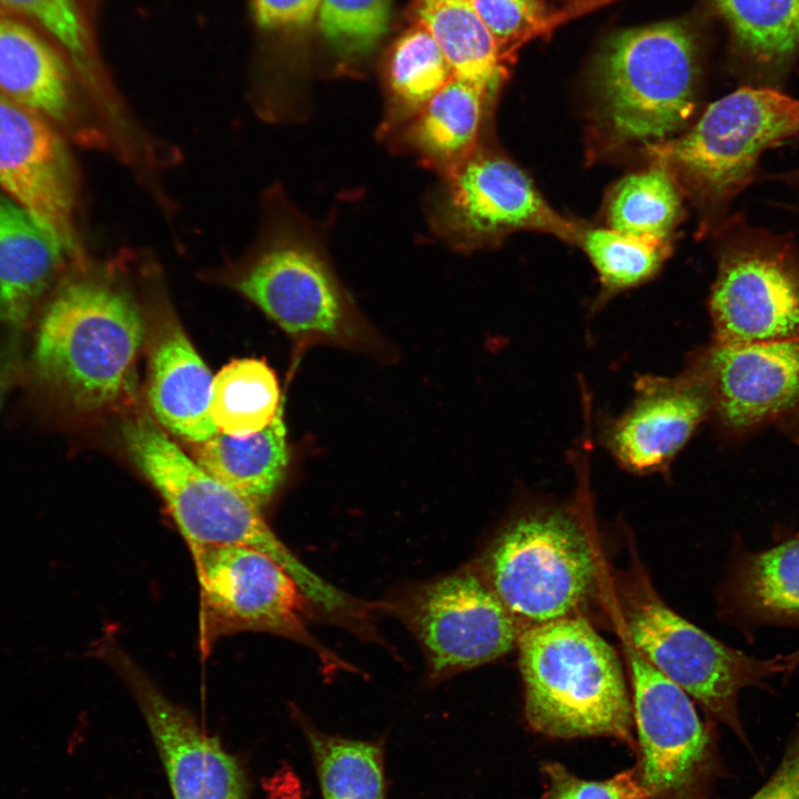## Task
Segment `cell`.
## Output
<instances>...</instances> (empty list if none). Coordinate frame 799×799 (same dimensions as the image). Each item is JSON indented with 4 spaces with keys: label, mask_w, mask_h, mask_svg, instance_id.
I'll list each match as a JSON object with an SVG mask.
<instances>
[{
    "label": "cell",
    "mask_w": 799,
    "mask_h": 799,
    "mask_svg": "<svg viewBox=\"0 0 799 799\" xmlns=\"http://www.w3.org/2000/svg\"><path fill=\"white\" fill-rule=\"evenodd\" d=\"M190 550L200 584L203 653L219 637L262 631L307 646L328 668H348L309 633L304 615L312 604L273 558L243 545H210Z\"/></svg>",
    "instance_id": "obj_10"
},
{
    "label": "cell",
    "mask_w": 799,
    "mask_h": 799,
    "mask_svg": "<svg viewBox=\"0 0 799 799\" xmlns=\"http://www.w3.org/2000/svg\"><path fill=\"white\" fill-rule=\"evenodd\" d=\"M283 403L263 429L233 436L218 432L195 449L196 463L211 476L259 508L284 481L289 465Z\"/></svg>",
    "instance_id": "obj_23"
},
{
    "label": "cell",
    "mask_w": 799,
    "mask_h": 799,
    "mask_svg": "<svg viewBox=\"0 0 799 799\" xmlns=\"http://www.w3.org/2000/svg\"><path fill=\"white\" fill-rule=\"evenodd\" d=\"M141 249H121L72 269L33 328L24 360L37 412L91 415L127 390L144 337L142 306L132 286Z\"/></svg>",
    "instance_id": "obj_1"
},
{
    "label": "cell",
    "mask_w": 799,
    "mask_h": 799,
    "mask_svg": "<svg viewBox=\"0 0 799 799\" xmlns=\"http://www.w3.org/2000/svg\"><path fill=\"white\" fill-rule=\"evenodd\" d=\"M205 275L250 300L295 340L373 353L384 348L335 271L326 229L279 183L261 194L249 245Z\"/></svg>",
    "instance_id": "obj_2"
},
{
    "label": "cell",
    "mask_w": 799,
    "mask_h": 799,
    "mask_svg": "<svg viewBox=\"0 0 799 799\" xmlns=\"http://www.w3.org/2000/svg\"><path fill=\"white\" fill-rule=\"evenodd\" d=\"M321 0H251L260 27L277 30L301 28L315 17Z\"/></svg>",
    "instance_id": "obj_35"
},
{
    "label": "cell",
    "mask_w": 799,
    "mask_h": 799,
    "mask_svg": "<svg viewBox=\"0 0 799 799\" xmlns=\"http://www.w3.org/2000/svg\"><path fill=\"white\" fill-rule=\"evenodd\" d=\"M121 435L131 459L159 492L190 549L210 545L255 548L277 562L324 615L344 610L348 595L302 564L257 506L189 458L149 417L129 418Z\"/></svg>",
    "instance_id": "obj_4"
},
{
    "label": "cell",
    "mask_w": 799,
    "mask_h": 799,
    "mask_svg": "<svg viewBox=\"0 0 799 799\" xmlns=\"http://www.w3.org/2000/svg\"><path fill=\"white\" fill-rule=\"evenodd\" d=\"M301 729L322 799H387L385 739H351L320 730L292 708Z\"/></svg>",
    "instance_id": "obj_26"
},
{
    "label": "cell",
    "mask_w": 799,
    "mask_h": 799,
    "mask_svg": "<svg viewBox=\"0 0 799 799\" xmlns=\"http://www.w3.org/2000/svg\"><path fill=\"white\" fill-rule=\"evenodd\" d=\"M94 651L132 695L173 799H253L251 773L239 755L209 734L191 711L171 700L113 638L105 635Z\"/></svg>",
    "instance_id": "obj_14"
},
{
    "label": "cell",
    "mask_w": 799,
    "mask_h": 799,
    "mask_svg": "<svg viewBox=\"0 0 799 799\" xmlns=\"http://www.w3.org/2000/svg\"><path fill=\"white\" fill-rule=\"evenodd\" d=\"M799 134V99L740 88L711 103L686 133L644 146L705 208L726 206L756 176L763 153Z\"/></svg>",
    "instance_id": "obj_8"
},
{
    "label": "cell",
    "mask_w": 799,
    "mask_h": 799,
    "mask_svg": "<svg viewBox=\"0 0 799 799\" xmlns=\"http://www.w3.org/2000/svg\"><path fill=\"white\" fill-rule=\"evenodd\" d=\"M540 775L545 790L539 799H648L634 765L603 780L584 779L557 761H544Z\"/></svg>",
    "instance_id": "obj_33"
},
{
    "label": "cell",
    "mask_w": 799,
    "mask_h": 799,
    "mask_svg": "<svg viewBox=\"0 0 799 799\" xmlns=\"http://www.w3.org/2000/svg\"><path fill=\"white\" fill-rule=\"evenodd\" d=\"M724 598L727 614L744 627L799 629V538L760 552H740Z\"/></svg>",
    "instance_id": "obj_22"
},
{
    "label": "cell",
    "mask_w": 799,
    "mask_h": 799,
    "mask_svg": "<svg viewBox=\"0 0 799 799\" xmlns=\"http://www.w3.org/2000/svg\"><path fill=\"white\" fill-rule=\"evenodd\" d=\"M80 85L67 57L45 34L0 8V95L44 117L69 141L112 154Z\"/></svg>",
    "instance_id": "obj_17"
},
{
    "label": "cell",
    "mask_w": 799,
    "mask_h": 799,
    "mask_svg": "<svg viewBox=\"0 0 799 799\" xmlns=\"http://www.w3.org/2000/svg\"><path fill=\"white\" fill-rule=\"evenodd\" d=\"M755 62L778 67L799 48V0H714Z\"/></svg>",
    "instance_id": "obj_30"
},
{
    "label": "cell",
    "mask_w": 799,
    "mask_h": 799,
    "mask_svg": "<svg viewBox=\"0 0 799 799\" xmlns=\"http://www.w3.org/2000/svg\"><path fill=\"white\" fill-rule=\"evenodd\" d=\"M164 328L150 357L151 409L173 435L201 444L219 432L211 414L213 378L179 324Z\"/></svg>",
    "instance_id": "obj_21"
},
{
    "label": "cell",
    "mask_w": 799,
    "mask_h": 799,
    "mask_svg": "<svg viewBox=\"0 0 799 799\" xmlns=\"http://www.w3.org/2000/svg\"><path fill=\"white\" fill-rule=\"evenodd\" d=\"M780 429L799 445V405L777 422Z\"/></svg>",
    "instance_id": "obj_38"
},
{
    "label": "cell",
    "mask_w": 799,
    "mask_h": 799,
    "mask_svg": "<svg viewBox=\"0 0 799 799\" xmlns=\"http://www.w3.org/2000/svg\"><path fill=\"white\" fill-rule=\"evenodd\" d=\"M576 242L598 272L601 301L651 277L670 249L667 240L636 236L610 227H580Z\"/></svg>",
    "instance_id": "obj_31"
},
{
    "label": "cell",
    "mask_w": 799,
    "mask_h": 799,
    "mask_svg": "<svg viewBox=\"0 0 799 799\" xmlns=\"http://www.w3.org/2000/svg\"><path fill=\"white\" fill-rule=\"evenodd\" d=\"M636 734L635 763L648 799H710L725 775L714 728L692 698L625 643Z\"/></svg>",
    "instance_id": "obj_11"
},
{
    "label": "cell",
    "mask_w": 799,
    "mask_h": 799,
    "mask_svg": "<svg viewBox=\"0 0 799 799\" xmlns=\"http://www.w3.org/2000/svg\"><path fill=\"white\" fill-rule=\"evenodd\" d=\"M681 212L679 188L663 166H653L621 179L607 202L609 227L636 236L668 240Z\"/></svg>",
    "instance_id": "obj_29"
},
{
    "label": "cell",
    "mask_w": 799,
    "mask_h": 799,
    "mask_svg": "<svg viewBox=\"0 0 799 799\" xmlns=\"http://www.w3.org/2000/svg\"><path fill=\"white\" fill-rule=\"evenodd\" d=\"M697 77L695 43L682 24L615 34L595 62L598 129L611 145L645 146L672 138L695 110Z\"/></svg>",
    "instance_id": "obj_6"
},
{
    "label": "cell",
    "mask_w": 799,
    "mask_h": 799,
    "mask_svg": "<svg viewBox=\"0 0 799 799\" xmlns=\"http://www.w3.org/2000/svg\"><path fill=\"white\" fill-rule=\"evenodd\" d=\"M496 101L453 77L385 145L413 155L438 178L457 168L492 135Z\"/></svg>",
    "instance_id": "obj_20"
},
{
    "label": "cell",
    "mask_w": 799,
    "mask_h": 799,
    "mask_svg": "<svg viewBox=\"0 0 799 799\" xmlns=\"http://www.w3.org/2000/svg\"><path fill=\"white\" fill-rule=\"evenodd\" d=\"M413 11L417 24L441 47L454 77L496 101L506 69L474 0H415Z\"/></svg>",
    "instance_id": "obj_24"
},
{
    "label": "cell",
    "mask_w": 799,
    "mask_h": 799,
    "mask_svg": "<svg viewBox=\"0 0 799 799\" xmlns=\"http://www.w3.org/2000/svg\"><path fill=\"white\" fill-rule=\"evenodd\" d=\"M709 313L716 343L799 337V251L767 231H744L720 253Z\"/></svg>",
    "instance_id": "obj_13"
},
{
    "label": "cell",
    "mask_w": 799,
    "mask_h": 799,
    "mask_svg": "<svg viewBox=\"0 0 799 799\" xmlns=\"http://www.w3.org/2000/svg\"><path fill=\"white\" fill-rule=\"evenodd\" d=\"M797 653H798V655H799V650H798Z\"/></svg>",
    "instance_id": "obj_39"
},
{
    "label": "cell",
    "mask_w": 799,
    "mask_h": 799,
    "mask_svg": "<svg viewBox=\"0 0 799 799\" xmlns=\"http://www.w3.org/2000/svg\"><path fill=\"white\" fill-rule=\"evenodd\" d=\"M74 266L20 205L0 192V326L24 342Z\"/></svg>",
    "instance_id": "obj_19"
},
{
    "label": "cell",
    "mask_w": 799,
    "mask_h": 799,
    "mask_svg": "<svg viewBox=\"0 0 799 799\" xmlns=\"http://www.w3.org/2000/svg\"><path fill=\"white\" fill-rule=\"evenodd\" d=\"M384 75L386 98L376 130L384 144L454 77L441 47L419 24L396 41Z\"/></svg>",
    "instance_id": "obj_25"
},
{
    "label": "cell",
    "mask_w": 799,
    "mask_h": 799,
    "mask_svg": "<svg viewBox=\"0 0 799 799\" xmlns=\"http://www.w3.org/2000/svg\"><path fill=\"white\" fill-rule=\"evenodd\" d=\"M24 342L1 331L0 333V409L9 391L22 382Z\"/></svg>",
    "instance_id": "obj_37"
},
{
    "label": "cell",
    "mask_w": 799,
    "mask_h": 799,
    "mask_svg": "<svg viewBox=\"0 0 799 799\" xmlns=\"http://www.w3.org/2000/svg\"><path fill=\"white\" fill-rule=\"evenodd\" d=\"M748 799H799V727L769 779Z\"/></svg>",
    "instance_id": "obj_36"
},
{
    "label": "cell",
    "mask_w": 799,
    "mask_h": 799,
    "mask_svg": "<svg viewBox=\"0 0 799 799\" xmlns=\"http://www.w3.org/2000/svg\"><path fill=\"white\" fill-rule=\"evenodd\" d=\"M423 212L432 233L464 254L496 247L518 231L546 232L576 242L580 230L549 206L492 135L439 176L424 196Z\"/></svg>",
    "instance_id": "obj_9"
},
{
    "label": "cell",
    "mask_w": 799,
    "mask_h": 799,
    "mask_svg": "<svg viewBox=\"0 0 799 799\" xmlns=\"http://www.w3.org/2000/svg\"><path fill=\"white\" fill-rule=\"evenodd\" d=\"M392 0H321L320 30L346 61L370 53L388 30Z\"/></svg>",
    "instance_id": "obj_32"
},
{
    "label": "cell",
    "mask_w": 799,
    "mask_h": 799,
    "mask_svg": "<svg viewBox=\"0 0 799 799\" xmlns=\"http://www.w3.org/2000/svg\"><path fill=\"white\" fill-rule=\"evenodd\" d=\"M281 405L277 378L263 361L233 360L213 377L211 414L221 433H256L273 421Z\"/></svg>",
    "instance_id": "obj_27"
},
{
    "label": "cell",
    "mask_w": 799,
    "mask_h": 799,
    "mask_svg": "<svg viewBox=\"0 0 799 799\" xmlns=\"http://www.w3.org/2000/svg\"><path fill=\"white\" fill-rule=\"evenodd\" d=\"M516 648L525 718L535 732L613 738L636 754L631 694L620 659L584 616L524 627Z\"/></svg>",
    "instance_id": "obj_3"
},
{
    "label": "cell",
    "mask_w": 799,
    "mask_h": 799,
    "mask_svg": "<svg viewBox=\"0 0 799 799\" xmlns=\"http://www.w3.org/2000/svg\"><path fill=\"white\" fill-rule=\"evenodd\" d=\"M474 6L502 58V48L533 31L545 14L540 0H474Z\"/></svg>",
    "instance_id": "obj_34"
},
{
    "label": "cell",
    "mask_w": 799,
    "mask_h": 799,
    "mask_svg": "<svg viewBox=\"0 0 799 799\" xmlns=\"http://www.w3.org/2000/svg\"><path fill=\"white\" fill-rule=\"evenodd\" d=\"M620 586L626 641L748 744L739 714L741 690L763 688L771 677L791 670L798 665L795 655L762 659L721 643L674 611L639 568Z\"/></svg>",
    "instance_id": "obj_7"
},
{
    "label": "cell",
    "mask_w": 799,
    "mask_h": 799,
    "mask_svg": "<svg viewBox=\"0 0 799 799\" xmlns=\"http://www.w3.org/2000/svg\"><path fill=\"white\" fill-rule=\"evenodd\" d=\"M578 500L514 517L483 554L478 569L520 626L583 616L600 565Z\"/></svg>",
    "instance_id": "obj_5"
},
{
    "label": "cell",
    "mask_w": 799,
    "mask_h": 799,
    "mask_svg": "<svg viewBox=\"0 0 799 799\" xmlns=\"http://www.w3.org/2000/svg\"><path fill=\"white\" fill-rule=\"evenodd\" d=\"M67 140L44 117L0 95V192L78 267L91 256L78 224L79 175Z\"/></svg>",
    "instance_id": "obj_15"
},
{
    "label": "cell",
    "mask_w": 799,
    "mask_h": 799,
    "mask_svg": "<svg viewBox=\"0 0 799 799\" xmlns=\"http://www.w3.org/2000/svg\"><path fill=\"white\" fill-rule=\"evenodd\" d=\"M393 610L423 648L433 678L500 658L516 647L523 628L478 567L414 588Z\"/></svg>",
    "instance_id": "obj_12"
},
{
    "label": "cell",
    "mask_w": 799,
    "mask_h": 799,
    "mask_svg": "<svg viewBox=\"0 0 799 799\" xmlns=\"http://www.w3.org/2000/svg\"><path fill=\"white\" fill-rule=\"evenodd\" d=\"M630 406L603 425L600 437L626 471L647 475L665 472L711 415L705 378L687 362L676 376H640Z\"/></svg>",
    "instance_id": "obj_18"
},
{
    "label": "cell",
    "mask_w": 799,
    "mask_h": 799,
    "mask_svg": "<svg viewBox=\"0 0 799 799\" xmlns=\"http://www.w3.org/2000/svg\"><path fill=\"white\" fill-rule=\"evenodd\" d=\"M711 398V415L728 437L778 422L799 405V337L742 344L711 341L690 355Z\"/></svg>",
    "instance_id": "obj_16"
},
{
    "label": "cell",
    "mask_w": 799,
    "mask_h": 799,
    "mask_svg": "<svg viewBox=\"0 0 799 799\" xmlns=\"http://www.w3.org/2000/svg\"><path fill=\"white\" fill-rule=\"evenodd\" d=\"M0 8L36 27L63 52L99 112L118 108L120 99L104 85L74 0H0Z\"/></svg>",
    "instance_id": "obj_28"
}]
</instances>
